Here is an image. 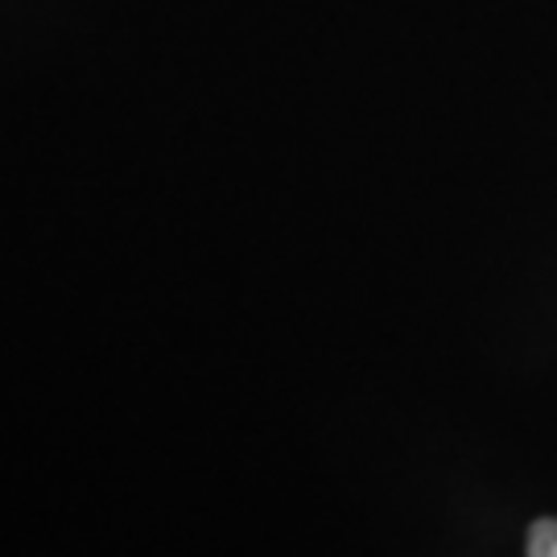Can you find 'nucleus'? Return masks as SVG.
<instances>
[{"mask_svg":"<svg viewBox=\"0 0 557 557\" xmlns=\"http://www.w3.org/2000/svg\"><path fill=\"white\" fill-rule=\"evenodd\" d=\"M529 557H557V520H537L529 529Z\"/></svg>","mask_w":557,"mask_h":557,"instance_id":"f257e3e1","label":"nucleus"}]
</instances>
